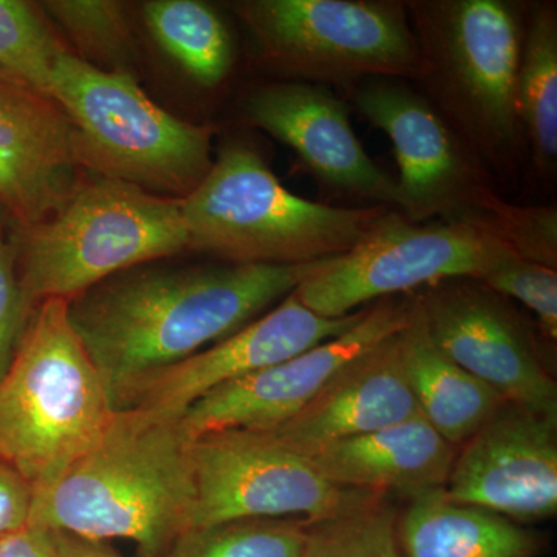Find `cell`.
Instances as JSON below:
<instances>
[{
    "mask_svg": "<svg viewBox=\"0 0 557 557\" xmlns=\"http://www.w3.org/2000/svg\"><path fill=\"white\" fill-rule=\"evenodd\" d=\"M504 298L522 302L539 321L548 344L557 339V270L519 258L504 260L479 278Z\"/></svg>",
    "mask_w": 557,
    "mask_h": 557,
    "instance_id": "f1b7e54d",
    "label": "cell"
},
{
    "mask_svg": "<svg viewBox=\"0 0 557 557\" xmlns=\"http://www.w3.org/2000/svg\"><path fill=\"white\" fill-rule=\"evenodd\" d=\"M271 65L313 81H421L424 62L403 3L251 0L237 5Z\"/></svg>",
    "mask_w": 557,
    "mask_h": 557,
    "instance_id": "ba28073f",
    "label": "cell"
},
{
    "mask_svg": "<svg viewBox=\"0 0 557 557\" xmlns=\"http://www.w3.org/2000/svg\"><path fill=\"white\" fill-rule=\"evenodd\" d=\"M188 249L234 265H302L358 247L391 209L336 208L295 196L248 146H225L180 199Z\"/></svg>",
    "mask_w": 557,
    "mask_h": 557,
    "instance_id": "3957f363",
    "label": "cell"
},
{
    "mask_svg": "<svg viewBox=\"0 0 557 557\" xmlns=\"http://www.w3.org/2000/svg\"><path fill=\"white\" fill-rule=\"evenodd\" d=\"M194 504L190 527L244 519L338 518L384 497L333 485L307 457L269 431L228 429L193 442Z\"/></svg>",
    "mask_w": 557,
    "mask_h": 557,
    "instance_id": "30bf717a",
    "label": "cell"
},
{
    "mask_svg": "<svg viewBox=\"0 0 557 557\" xmlns=\"http://www.w3.org/2000/svg\"><path fill=\"white\" fill-rule=\"evenodd\" d=\"M432 104L483 170L512 174L523 132L516 86L523 22L502 0L410 2Z\"/></svg>",
    "mask_w": 557,
    "mask_h": 557,
    "instance_id": "277c9868",
    "label": "cell"
},
{
    "mask_svg": "<svg viewBox=\"0 0 557 557\" xmlns=\"http://www.w3.org/2000/svg\"><path fill=\"white\" fill-rule=\"evenodd\" d=\"M399 338L403 368L421 416L456 448L507 403L435 346L418 298Z\"/></svg>",
    "mask_w": 557,
    "mask_h": 557,
    "instance_id": "ffe728a7",
    "label": "cell"
},
{
    "mask_svg": "<svg viewBox=\"0 0 557 557\" xmlns=\"http://www.w3.org/2000/svg\"><path fill=\"white\" fill-rule=\"evenodd\" d=\"M306 522L244 519L188 528L166 557H302Z\"/></svg>",
    "mask_w": 557,
    "mask_h": 557,
    "instance_id": "d4e9b609",
    "label": "cell"
},
{
    "mask_svg": "<svg viewBox=\"0 0 557 557\" xmlns=\"http://www.w3.org/2000/svg\"><path fill=\"white\" fill-rule=\"evenodd\" d=\"M160 49L201 87L219 86L233 69V40L218 13L197 0H150L143 5Z\"/></svg>",
    "mask_w": 557,
    "mask_h": 557,
    "instance_id": "603a6c76",
    "label": "cell"
},
{
    "mask_svg": "<svg viewBox=\"0 0 557 557\" xmlns=\"http://www.w3.org/2000/svg\"><path fill=\"white\" fill-rule=\"evenodd\" d=\"M366 309L344 318L319 317L289 293L276 309L233 335L135 381L116 399L113 410L152 409L183 416L209 392L335 338Z\"/></svg>",
    "mask_w": 557,
    "mask_h": 557,
    "instance_id": "5bb4252c",
    "label": "cell"
},
{
    "mask_svg": "<svg viewBox=\"0 0 557 557\" xmlns=\"http://www.w3.org/2000/svg\"><path fill=\"white\" fill-rule=\"evenodd\" d=\"M33 496L30 483L0 460V541L28 525Z\"/></svg>",
    "mask_w": 557,
    "mask_h": 557,
    "instance_id": "4dcf8cb0",
    "label": "cell"
},
{
    "mask_svg": "<svg viewBox=\"0 0 557 557\" xmlns=\"http://www.w3.org/2000/svg\"><path fill=\"white\" fill-rule=\"evenodd\" d=\"M113 412L69 300H42L0 380V460L42 493L97 442Z\"/></svg>",
    "mask_w": 557,
    "mask_h": 557,
    "instance_id": "5b68a950",
    "label": "cell"
},
{
    "mask_svg": "<svg viewBox=\"0 0 557 557\" xmlns=\"http://www.w3.org/2000/svg\"><path fill=\"white\" fill-rule=\"evenodd\" d=\"M302 557H405L398 541V518L384 497L317 523H306Z\"/></svg>",
    "mask_w": 557,
    "mask_h": 557,
    "instance_id": "484cf974",
    "label": "cell"
},
{
    "mask_svg": "<svg viewBox=\"0 0 557 557\" xmlns=\"http://www.w3.org/2000/svg\"><path fill=\"white\" fill-rule=\"evenodd\" d=\"M429 335L508 403L557 420V386L523 319L478 278L440 282L418 296Z\"/></svg>",
    "mask_w": 557,
    "mask_h": 557,
    "instance_id": "8fae6325",
    "label": "cell"
},
{
    "mask_svg": "<svg viewBox=\"0 0 557 557\" xmlns=\"http://www.w3.org/2000/svg\"><path fill=\"white\" fill-rule=\"evenodd\" d=\"M78 47L81 60L102 61L116 70L131 60L134 40L126 9L113 0H49L39 3Z\"/></svg>",
    "mask_w": 557,
    "mask_h": 557,
    "instance_id": "4316f807",
    "label": "cell"
},
{
    "mask_svg": "<svg viewBox=\"0 0 557 557\" xmlns=\"http://www.w3.org/2000/svg\"><path fill=\"white\" fill-rule=\"evenodd\" d=\"M193 442L180 413L115 410L97 442L33 496L28 525L129 539L139 557H166L193 519Z\"/></svg>",
    "mask_w": 557,
    "mask_h": 557,
    "instance_id": "7a4b0ae2",
    "label": "cell"
},
{
    "mask_svg": "<svg viewBox=\"0 0 557 557\" xmlns=\"http://www.w3.org/2000/svg\"><path fill=\"white\" fill-rule=\"evenodd\" d=\"M298 453L333 485L380 494L399 491L413 497L445 487L457 448L417 416Z\"/></svg>",
    "mask_w": 557,
    "mask_h": 557,
    "instance_id": "d6986e66",
    "label": "cell"
},
{
    "mask_svg": "<svg viewBox=\"0 0 557 557\" xmlns=\"http://www.w3.org/2000/svg\"><path fill=\"white\" fill-rule=\"evenodd\" d=\"M399 333L348 362L313 401L269 432L302 450L421 416L403 368Z\"/></svg>",
    "mask_w": 557,
    "mask_h": 557,
    "instance_id": "ac0fdd59",
    "label": "cell"
},
{
    "mask_svg": "<svg viewBox=\"0 0 557 557\" xmlns=\"http://www.w3.org/2000/svg\"><path fill=\"white\" fill-rule=\"evenodd\" d=\"M65 51L39 3L0 0V79L49 97L54 64Z\"/></svg>",
    "mask_w": 557,
    "mask_h": 557,
    "instance_id": "cb8c5ba5",
    "label": "cell"
},
{
    "mask_svg": "<svg viewBox=\"0 0 557 557\" xmlns=\"http://www.w3.org/2000/svg\"><path fill=\"white\" fill-rule=\"evenodd\" d=\"M355 108L394 145L398 214L412 223L475 212L485 170L442 113L399 79H372L354 90Z\"/></svg>",
    "mask_w": 557,
    "mask_h": 557,
    "instance_id": "7c38bea8",
    "label": "cell"
},
{
    "mask_svg": "<svg viewBox=\"0 0 557 557\" xmlns=\"http://www.w3.org/2000/svg\"><path fill=\"white\" fill-rule=\"evenodd\" d=\"M50 534L51 547L57 557H121L108 542L75 536L65 531L47 530Z\"/></svg>",
    "mask_w": 557,
    "mask_h": 557,
    "instance_id": "d6a6232c",
    "label": "cell"
},
{
    "mask_svg": "<svg viewBox=\"0 0 557 557\" xmlns=\"http://www.w3.org/2000/svg\"><path fill=\"white\" fill-rule=\"evenodd\" d=\"M22 292L73 299L106 278L188 249L180 199L108 177H89L38 226L16 228Z\"/></svg>",
    "mask_w": 557,
    "mask_h": 557,
    "instance_id": "8992f818",
    "label": "cell"
},
{
    "mask_svg": "<svg viewBox=\"0 0 557 557\" xmlns=\"http://www.w3.org/2000/svg\"><path fill=\"white\" fill-rule=\"evenodd\" d=\"M245 112L255 126L295 150L332 188L398 212L397 182L370 159L355 135L346 104L327 87L270 84L249 94Z\"/></svg>",
    "mask_w": 557,
    "mask_h": 557,
    "instance_id": "e0dca14e",
    "label": "cell"
},
{
    "mask_svg": "<svg viewBox=\"0 0 557 557\" xmlns=\"http://www.w3.org/2000/svg\"><path fill=\"white\" fill-rule=\"evenodd\" d=\"M90 174L185 199L212 168L211 131L156 104L126 70H104L65 51L50 79Z\"/></svg>",
    "mask_w": 557,
    "mask_h": 557,
    "instance_id": "52a82bcc",
    "label": "cell"
},
{
    "mask_svg": "<svg viewBox=\"0 0 557 557\" xmlns=\"http://www.w3.org/2000/svg\"><path fill=\"white\" fill-rule=\"evenodd\" d=\"M516 106L523 135L530 139L537 170L555 177L557 164V14L537 3L523 30L516 86Z\"/></svg>",
    "mask_w": 557,
    "mask_h": 557,
    "instance_id": "7402d4cb",
    "label": "cell"
},
{
    "mask_svg": "<svg viewBox=\"0 0 557 557\" xmlns=\"http://www.w3.org/2000/svg\"><path fill=\"white\" fill-rule=\"evenodd\" d=\"M410 307L409 300L381 299L335 338L209 392L183 413L190 437L228 429L281 426L313 401L348 362L401 332Z\"/></svg>",
    "mask_w": 557,
    "mask_h": 557,
    "instance_id": "4fadbf2b",
    "label": "cell"
},
{
    "mask_svg": "<svg viewBox=\"0 0 557 557\" xmlns=\"http://www.w3.org/2000/svg\"><path fill=\"white\" fill-rule=\"evenodd\" d=\"M33 310L25 300L17 271L16 231L7 234L0 223V380L16 358Z\"/></svg>",
    "mask_w": 557,
    "mask_h": 557,
    "instance_id": "f546056e",
    "label": "cell"
},
{
    "mask_svg": "<svg viewBox=\"0 0 557 557\" xmlns=\"http://www.w3.org/2000/svg\"><path fill=\"white\" fill-rule=\"evenodd\" d=\"M0 557H57L49 531L27 525L0 541Z\"/></svg>",
    "mask_w": 557,
    "mask_h": 557,
    "instance_id": "1f68e13d",
    "label": "cell"
},
{
    "mask_svg": "<svg viewBox=\"0 0 557 557\" xmlns=\"http://www.w3.org/2000/svg\"><path fill=\"white\" fill-rule=\"evenodd\" d=\"M475 212L490 220L498 237L519 259L556 269L557 208L518 207L502 200L490 188L480 193Z\"/></svg>",
    "mask_w": 557,
    "mask_h": 557,
    "instance_id": "83f0119b",
    "label": "cell"
},
{
    "mask_svg": "<svg viewBox=\"0 0 557 557\" xmlns=\"http://www.w3.org/2000/svg\"><path fill=\"white\" fill-rule=\"evenodd\" d=\"M511 258L518 256L480 212L420 225L392 209L358 247L330 260L293 293L319 317L344 318L449 278L479 281Z\"/></svg>",
    "mask_w": 557,
    "mask_h": 557,
    "instance_id": "9c48e42d",
    "label": "cell"
},
{
    "mask_svg": "<svg viewBox=\"0 0 557 557\" xmlns=\"http://www.w3.org/2000/svg\"><path fill=\"white\" fill-rule=\"evenodd\" d=\"M405 557H537L544 541L512 520L457 504L443 487L417 494L398 520Z\"/></svg>",
    "mask_w": 557,
    "mask_h": 557,
    "instance_id": "44dd1931",
    "label": "cell"
},
{
    "mask_svg": "<svg viewBox=\"0 0 557 557\" xmlns=\"http://www.w3.org/2000/svg\"><path fill=\"white\" fill-rule=\"evenodd\" d=\"M446 496L509 520L557 512V420L505 403L461 445Z\"/></svg>",
    "mask_w": 557,
    "mask_h": 557,
    "instance_id": "9a60e30c",
    "label": "cell"
},
{
    "mask_svg": "<svg viewBox=\"0 0 557 557\" xmlns=\"http://www.w3.org/2000/svg\"><path fill=\"white\" fill-rule=\"evenodd\" d=\"M333 258L302 265H145L69 300V318L110 405L135 381L233 335Z\"/></svg>",
    "mask_w": 557,
    "mask_h": 557,
    "instance_id": "6da1fadb",
    "label": "cell"
},
{
    "mask_svg": "<svg viewBox=\"0 0 557 557\" xmlns=\"http://www.w3.org/2000/svg\"><path fill=\"white\" fill-rule=\"evenodd\" d=\"M72 121L53 98L0 79V208L28 230L89 178Z\"/></svg>",
    "mask_w": 557,
    "mask_h": 557,
    "instance_id": "2e32d148",
    "label": "cell"
}]
</instances>
